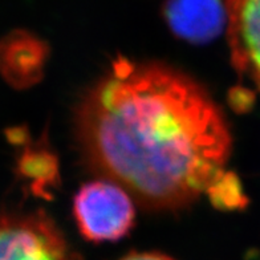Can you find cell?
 <instances>
[{"label":"cell","instance_id":"cell-1","mask_svg":"<svg viewBox=\"0 0 260 260\" xmlns=\"http://www.w3.org/2000/svg\"><path fill=\"white\" fill-rule=\"evenodd\" d=\"M86 159L157 209L191 203L226 171L231 137L209 93L159 62L116 58L77 112Z\"/></svg>","mask_w":260,"mask_h":260},{"label":"cell","instance_id":"cell-2","mask_svg":"<svg viewBox=\"0 0 260 260\" xmlns=\"http://www.w3.org/2000/svg\"><path fill=\"white\" fill-rule=\"evenodd\" d=\"M73 212L80 231L92 242H110L133 226L134 206L129 192L109 179L86 183L75 197Z\"/></svg>","mask_w":260,"mask_h":260},{"label":"cell","instance_id":"cell-3","mask_svg":"<svg viewBox=\"0 0 260 260\" xmlns=\"http://www.w3.org/2000/svg\"><path fill=\"white\" fill-rule=\"evenodd\" d=\"M0 260H80L44 212L0 215Z\"/></svg>","mask_w":260,"mask_h":260},{"label":"cell","instance_id":"cell-4","mask_svg":"<svg viewBox=\"0 0 260 260\" xmlns=\"http://www.w3.org/2000/svg\"><path fill=\"white\" fill-rule=\"evenodd\" d=\"M224 8L234 65L260 90V0H226Z\"/></svg>","mask_w":260,"mask_h":260},{"label":"cell","instance_id":"cell-5","mask_svg":"<svg viewBox=\"0 0 260 260\" xmlns=\"http://www.w3.org/2000/svg\"><path fill=\"white\" fill-rule=\"evenodd\" d=\"M166 16L173 31L192 43L211 40L226 24L222 0H170Z\"/></svg>","mask_w":260,"mask_h":260},{"label":"cell","instance_id":"cell-6","mask_svg":"<svg viewBox=\"0 0 260 260\" xmlns=\"http://www.w3.org/2000/svg\"><path fill=\"white\" fill-rule=\"evenodd\" d=\"M47 52L39 39L15 32L0 39V73L15 86L34 84L41 76Z\"/></svg>","mask_w":260,"mask_h":260},{"label":"cell","instance_id":"cell-7","mask_svg":"<svg viewBox=\"0 0 260 260\" xmlns=\"http://www.w3.org/2000/svg\"><path fill=\"white\" fill-rule=\"evenodd\" d=\"M206 194L209 195L212 205L223 210L239 209L246 205L240 182L233 173L229 171H224L219 178L210 185L206 190Z\"/></svg>","mask_w":260,"mask_h":260},{"label":"cell","instance_id":"cell-8","mask_svg":"<svg viewBox=\"0 0 260 260\" xmlns=\"http://www.w3.org/2000/svg\"><path fill=\"white\" fill-rule=\"evenodd\" d=\"M20 170L32 185L40 182L41 186H49L57 175L55 157L41 150L25 151L20 159Z\"/></svg>","mask_w":260,"mask_h":260},{"label":"cell","instance_id":"cell-9","mask_svg":"<svg viewBox=\"0 0 260 260\" xmlns=\"http://www.w3.org/2000/svg\"><path fill=\"white\" fill-rule=\"evenodd\" d=\"M121 260H174L161 252H132Z\"/></svg>","mask_w":260,"mask_h":260}]
</instances>
